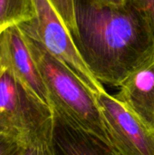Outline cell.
I'll return each instance as SVG.
<instances>
[{
  "mask_svg": "<svg viewBox=\"0 0 154 155\" xmlns=\"http://www.w3.org/2000/svg\"><path fill=\"white\" fill-rule=\"evenodd\" d=\"M74 43L83 60L103 84L120 87L154 58V35L125 5L74 0Z\"/></svg>",
  "mask_w": 154,
  "mask_h": 155,
  "instance_id": "6da1fadb",
  "label": "cell"
},
{
  "mask_svg": "<svg viewBox=\"0 0 154 155\" xmlns=\"http://www.w3.org/2000/svg\"><path fill=\"white\" fill-rule=\"evenodd\" d=\"M24 35L46 88L52 110L111 145L95 94L37 40Z\"/></svg>",
  "mask_w": 154,
  "mask_h": 155,
  "instance_id": "7a4b0ae2",
  "label": "cell"
},
{
  "mask_svg": "<svg viewBox=\"0 0 154 155\" xmlns=\"http://www.w3.org/2000/svg\"><path fill=\"white\" fill-rule=\"evenodd\" d=\"M52 108L0 64V132L26 146L52 139Z\"/></svg>",
  "mask_w": 154,
  "mask_h": 155,
  "instance_id": "3957f363",
  "label": "cell"
},
{
  "mask_svg": "<svg viewBox=\"0 0 154 155\" xmlns=\"http://www.w3.org/2000/svg\"><path fill=\"white\" fill-rule=\"evenodd\" d=\"M34 18L19 25L22 31L37 40L51 54L67 65L96 95L106 92L92 74L76 48L73 37L50 0H33Z\"/></svg>",
  "mask_w": 154,
  "mask_h": 155,
  "instance_id": "277c9868",
  "label": "cell"
},
{
  "mask_svg": "<svg viewBox=\"0 0 154 155\" xmlns=\"http://www.w3.org/2000/svg\"><path fill=\"white\" fill-rule=\"evenodd\" d=\"M112 147L119 155H154V130L144 125L114 95H96Z\"/></svg>",
  "mask_w": 154,
  "mask_h": 155,
  "instance_id": "5b68a950",
  "label": "cell"
},
{
  "mask_svg": "<svg viewBox=\"0 0 154 155\" xmlns=\"http://www.w3.org/2000/svg\"><path fill=\"white\" fill-rule=\"evenodd\" d=\"M0 64L8 68L26 88L50 106L46 88L19 25L7 27L0 35Z\"/></svg>",
  "mask_w": 154,
  "mask_h": 155,
  "instance_id": "8992f818",
  "label": "cell"
},
{
  "mask_svg": "<svg viewBox=\"0 0 154 155\" xmlns=\"http://www.w3.org/2000/svg\"><path fill=\"white\" fill-rule=\"evenodd\" d=\"M114 96L144 125L154 130V58L133 72Z\"/></svg>",
  "mask_w": 154,
  "mask_h": 155,
  "instance_id": "52a82bcc",
  "label": "cell"
},
{
  "mask_svg": "<svg viewBox=\"0 0 154 155\" xmlns=\"http://www.w3.org/2000/svg\"><path fill=\"white\" fill-rule=\"evenodd\" d=\"M52 143L55 155H119L108 143L53 110Z\"/></svg>",
  "mask_w": 154,
  "mask_h": 155,
  "instance_id": "ba28073f",
  "label": "cell"
},
{
  "mask_svg": "<svg viewBox=\"0 0 154 155\" xmlns=\"http://www.w3.org/2000/svg\"><path fill=\"white\" fill-rule=\"evenodd\" d=\"M34 18L33 0H0V25H21Z\"/></svg>",
  "mask_w": 154,
  "mask_h": 155,
  "instance_id": "9c48e42d",
  "label": "cell"
},
{
  "mask_svg": "<svg viewBox=\"0 0 154 155\" xmlns=\"http://www.w3.org/2000/svg\"><path fill=\"white\" fill-rule=\"evenodd\" d=\"M123 4L143 19L154 35V0H123Z\"/></svg>",
  "mask_w": 154,
  "mask_h": 155,
  "instance_id": "30bf717a",
  "label": "cell"
},
{
  "mask_svg": "<svg viewBox=\"0 0 154 155\" xmlns=\"http://www.w3.org/2000/svg\"><path fill=\"white\" fill-rule=\"evenodd\" d=\"M54 9L64 23L71 35L76 34L74 0H50Z\"/></svg>",
  "mask_w": 154,
  "mask_h": 155,
  "instance_id": "8fae6325",
  "label": "cell"
},
{
  "mask_svg": "<svg viewBox=\"0 0 154 155\" xmlns=\"http://www.w3.org/2000/svg\"><path fill=\"white\" fill-rule=\"evenodd\" d=\"M24 148L15 138L0 132V155H22Z\"/></svg>",
  "mask_w": 154,
  "mask_h": 155,
  "instance_id": "7c38bea8",
  "label": "cell"
},
{
  "mask_svg": "<svg viewBox=\"0 0 154 155\" xmlns=\"http://www.w3.org/2000/svg\"><path fill=\"white\" fill-rule=\"evenodd\" d=\"M22 155H55L52 139L39 141L25 146Z\"/></svg>",
  "mask_w": 154,
  "mask_h": 155,
  "instance_id": "4fadbf2b",
  "label": "cell"
},
{
  "mask_svg": "<svg viewBox=\"0 0 154 155\" xmlns=\"http://www.w3.org/2000/svg\"><path fill=\"white\" fill-rule=\"evenodd\" d=\"M94 1L103 5H123V0H94Z\"/></svg>",
  "mask_w": 154,
  "mask_h": 155,
  "instance_id": "5bb4252c",
  "label": "cell"
},
{
  "mask_svg": "<svg viewBox=\"0 0 154 155\" xmlns=\"http://www.w3.org/2000/svg\"><path fill=\"white\" fill-rule=\"evenodd\" d=\"M9 26H11V25H0V35H1V34L7 28V27H9Z\"/></svg>",
  "mask_w": 154,
  "mask_h": 155,
  "instance_id": "9a60e30c",
  "label": "cell"
}]
</instances>
